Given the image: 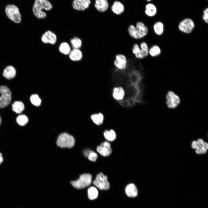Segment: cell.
Segmentation results:
<instances>
[{
    "mask_svg": "<svg viewBox=\"0 0 208 208\" xmlns=\"http://www.w3.org/2000/svg\"><path fill=\"white\" fill-rule=\"evenodd\" d=\"M113 95L114 98L118 100H122L125 96V92L123 88L121 87H116L114 88Z\"/></svg>",
    "mask_w": 208,
    "mask_h": 208,
    "instance_id": "23",
    "label": "cell"
},
{
    "mask_svg": "<svg viewBox=\"0 0 208 208\" xmlns=\"http://www.w3.org/2000/svg\"><path fill=\"white\" fill-rule=\"evenodd\" d=\"M91 118L95 124L99 125L103 123L104 117L102 114L99 113L92 115L91 116Z\"/></svg>",
    "mask_w": 208,
    "mask_h": 208,
    "instance_id": "28",
    "label": "cell"
},
{
    "mask_svg": "<svg viewBox=\"0 0 208 208\" xmlns=\"http://www.w3.org/2000/svg\"><path fill=\"white\" fill-rule=\"evenodd\" d=\"M202 18L205 22L206 23H208V8H205L203 11V14L202 16Z\"/></svg>",
    "mask_w": 208,
    "mask_h": 208,
    "instance_id": "34",
    "label": "cell"
},
{
    "mask_svg": "<svg viewBox=\"0 0 208 208\" xmlns=\"http://www.w3.org/2000/svg\"><path fill=\"white\" fill-rule=\"evenodd\" d=\"M1 118L0 116V125L1 123Z\"/></svg>",
    "mask_w": 208,
    "mask_h": 208,
    "instance_id": "36",
    "label": "cell"
},
{
    "mask_svg": "<svg viewBox=\"0 0 208 208\" xmlns=\"http://www.w3.org/2000/svg\"><path fill=\"white\" fill-rule=\"evenodd\" d=\"M30 101L31 103L36 106H39L41 103V100L37 94L32 95L30 97Z\"/></svg>",
    "mask_w": 208,
    "mask_h": 208,
    "instance_id": "33",
    "label": "cell"
},
{
    "mask_svg": "<svg viewBox=\"0 0 208 208\" xmlns=\"http://www.w3.org/2000/svg\"><path fill=\"white\" fill-rule=\"evenodd\" d=\"M93 183L101 190H107L110 187V184L108 181L107 177L102 172L99 173L96 175Z\"/></svg>",
    "mask_w": 208,
    "mask_h": 208,
    "instance_id": "9",
    "label": "cell"
},
{
    "mask_svg": "<svg viewBox=\"0 0 208 208\" xmlns=\"http://www.w3.org/2000/svg\"><path fill=\"white\" fill-rule=\"evenodd\" d=\"M114 67L116 69L124 70L129 67V60L127 57L124 54L118 53L115 55L113 62Z\"/></svg>",
    "mask_w": 208,
    "mask_h": 208,
    "instance_id": "4",
    "label": "cell"
},
{
    "mask_svg": "<svg viewBox=\"0 0 208 208\" xmlns=\"http://www.w3.org/2000/svg\"><path fill=\"white\" fill-rule=\"evenodd\" d=\"M69 57L72 60L79 61L82 57V53L79 49H74L70 53Z\"/></svg>",
    "mask_w": 208,
    "mask_h": 208,
    "instance_id": "21",
    "label": "cell"
},
{
    "mask_svg": "<svg viewBox=\"0 0 208 208\" xmlns=\"http://www.w3.org/2000/svg\"><path fill=\"white\" fill-rule=\"evenodd\" d=\"M16 74V70L12 66H6L4 69L3 73V76L7 79H10L14 77Z\"/></svg>",
    "mask_w": 208,
    "mask_h": 208,
    "instance_id": "17",
    "label": "cell"
},
{
    "mask_svg": "<svg viewBox=\"0 0 208 208\" xmlns=\"http://www.w3.org/2000/svg\"><path fill=\"white\" fill-rule=\"evenodd\" d=\"M92 181V175L89 174H84L81 175L76 181H71L70 183L75 188L81 189L89 186Z\"/></svg>",
    "mask_w": 208,
    "mask_h": 208,
    "instance_id": "6",
    "label": "cell"
},
{
    "mask_svg": "<svg viewBox=\"0 0 208 208\" xmlns=\"http://www.w3.org/2000/svg\"><path fill=\"white\" fill-rule=\"evenodd\" d=\"M148 27L143 22L138 21L135 25L131 26L128 30L130 37L136 41H139L144 38L148 34Z\"/></svg>",
    "mask_w": 208,
    "mask_h": 208,
    "instance_id": "1",
    "label": "cell"
},
{
    "mask_svg": "<svg viewBox=\"0 0 208 208\" xmlns=\"http://www.w3.org/2000/svg\"><path fill=\"white\" fill-rule=\"evenodd\" d=\"M104 135L105 139L110 141H113L116 139V135L114 131L113 130H106L104 132Z\"/></svg>",
    "mask_w": 208,
    "mask_h": 208,
    "instance_id": "27",
    "label": "cell"
},
{
    "mask_svg": "<svg viewBox=\"0 0 208 208\" xmlns=\"http://www.w3.org/2000/svg\"><path fill=\"white\" fill-rule=\"evenodd\" d=\"M96 150L101 155L104 157L109 156L112 153L110 144L107 141L102 143L98 146Z\"/></svg>",
    "mask_w": 208,
    "mask_h": 208,
    "instance_id": "14",
    "label": "cell"
},
{
    "mask_svg": "<svg viewBox=\"0 0 208 208\" xmlns=\"http://www.w3.org/2000/svg\"><path fill=\"white\" fill-rule=\"evenodd\" d=\"M53 5L49 0H35L32 7L34 16L38 19L46 17L45 11H49L53 8Z\"/></svg>",
    "mask_w": 208,
    "mask_h": 208,
    "instance_id": "2",
    "label": "cell"
},
{
    "mask_svg": "<svg viewBox=\"0 0 208 208\" xmlns=\"http://www.w3.org/2000/svg\"><path fill=\"white\" fill-rule=\"evenodd\" d=\"M111 9L115 14L119 15L124 12L125 8L124 5L120 2L115 1L112 6Z\"/></svg>",
    "mask_w": 208,
    "mask_h": 208,
    "instance_id": "18",
    "label": "cell"
},
{
    "mask_svg": "<svg viewBox=\"0 0 208 208\" xmlns=\"http://www.w3.org/2000/svg\"><path fill=\"white\" fill-rule=\"evenodd\" d=\"M126 195L130 197L134 198L136 197L138 194L137 189L133 183H130L127 185L125 189Z\"/></svg>",
    "mask_w": 208,
    "mask_h": 208,
    "instance_id": "19",
    "label": "cell"
},
{
    "mask_svg": "<svg viewBox=\"0 0 208 208\" xmlns=\"http://www.w3.org/2000/svg\"><path fill=\"white\" fill-rule=\"evenodd\" d=\"M166 104L169 109H174L180 104L181 100L179 96L174 92L169 91L166 95Z\"/></svg>",
    "mask_w": 208,
    "mask_h": 208,
    "instance_id": "10",
    "label": "cell"
},
{
    "mask_svg": "<svg viewBox=\"0 0 208 208\" xmlns=\"http://www.w3.org/2000/svg\"><path fill=\"white\" fill-rule=\"evenodd\" d=\"M5 12L8 18L15 23H20L22 20V16L18 8L16 5L8 4L5 7Z\"/></svg>",
    "mask_w": 208,
    "mask_h": 208,
    "instance_id": "3",
    "label": "cell"
},
{
    "mask_svg": "<svg viewBox=\"0 0 208 208\" xmlns=\"http://www.w3.org/2000/svg\"><path fill=\"white\" fill-rule=\"evenodd\" d=\"M153 30L157 35H161L164 31V25L163 23L160 21L155 22L153 25Z\"/></svg>",
    "mask_w": 208,
    "mask_h": 208,
    "instance_id": "22",
    "label": "cell"
},
{
    "mask_svg": "<svg viewBox=\"0 0 208 208\" xmlns=\"http://www.w3.org/2000/svg\"><path fill=\"white\" fill-rule=\"evenodd\" d=\"M85 155L88 157L90 160L93 161H95L98 157L97 154L92 151H85Z\"/></svg>",
    "mask_w": 208,
    "mask_h": 208,
    "instance_id": "31",
    "label": "cell"
},
{
    "mask_svg": "<svg viewBox=\"0 0 208 208\" xmlns=\"http://www.w3.org/2000/svg\"><path fill=\"white\" fill-rule=\"evenodd\" d=\"M94 6L99 12H104L108 9L109 4L107 0H95Z\"/></svg>",
    "mask_w": 208,
    "mask_h": 208,
    "instance_id": "16",
    "label": "cell"
},
{
    "mask_svg": "<svg viewBox=\"0 0 208 208\" xmlns=\"http://www.w3.org/2000/svg\"><path fill=\"white\" fill-rule=\"evenodd\" d=\"M0 108H4L8 106L11 100V92L10 89L5 86L0 87Z\"/></svg>",
    "mask_w": 208,
    "mask_h": 208,
    "instance_id": "7",
    "label": "cell"
},
{
    "mask_svg": "<svg viewBox=\"0 0 208 208\" xmlns=\"http://www.w3.org/2000/svg\"><path fill=\"white\" fill-rule=\"evenodd\" d=\"M146 0L147 1H151V0Z\"/></svg>",
    "mask_w": 208,
    "mask_h": 208,
    "instance_id": "37",
    "label": "cell"
},
{
    "mask_svg": "<svg viewBox=\"0 0 208 208\" xmlns=\"http://www.w3.org/2000/svg\"><path fill=\"white\" fill-rule=\"evenodd\" d=\"M88 196L90 200H94L96 199L98 196V190L95 187H91L88 188Z\"/></svg>",
    "mask_w": 208,
    "mask_h": 208,
    "instance_id": "26",
    "label": "cell"
},
{
    "mask_svg": "<svg viewBox=\"0 0 208 208\" xmlns=\"http://www.w3.org/2000/svg\"><path fill=\"white\" fill-rule=\"evenodd\" d=\"M59 49L60 51L62 53L67 55L70 53V48L68 44L66 42L62 43L60 44Z\"/></svg>",
    "mask_w": 208,
    "mask_h": 208,
    "instance_id": "29",
    "label": "cell"
},
{
    "mask_svg": "<svg viewBox=\"0 0 208 208\" xmlns=\"http://www.w3.org/2000/svg\"><path fill=\"white\" fill-rule=\"evenodd\" d=\"M191 146L198 154H205L207 153L208 149V143L200 138L198 139L197 141H193Z\"/></svg>",
    "mask_w": 208,
    "mask_h": 208,
    "instance_id": "11",
    "label": "cell"
},
{
    "mask_svg": "<svg viewBox=\"0 0 208 208\" xmlns=\"http://www.w3.org/2000/svg\"><path fill=\"white\" fill-rule=\"evenodd\" d=\"M75 142V139L73 136L67 133H63L58 136L57 144L61 148H71L74 146Z\"/></svg>",
    "mask_w": 208,
    "mask_h": 208,
    "instance_id": "5",
    "label": "cell"
},
{
    "mask_svg": "<svg viewBox=\"0 0 208 208\" xmlns=\"http://www.w3.org/2000/svg\"><path fill=\"white\" fill-rule=\"evenodd\" d=\"M12 108L14 112L17 114H20L24 110L25 106L22 102L16 101L12 104Z\"/></svg>",
    "mask_w": 208,
    "mask_h": 208,
    "instance_id": "24",
    "label": "cell"
},
{
    "mask_svg": "<svg viewBox=\"0 0 208 208\" xmlns=\"http://www.w3.org/2000/svg\"><path fill=\"white\" fill-rule=\"evenodd\" d=\"M41 40L45 43H50L54 44L57 40V37L54 33L50 31L46 32L42 36Z\"/></svg>",
    "mask_w": 208,
    "mask_h": 208,
    "instance_id": "15",
    "label": "cell"
},
{
    "mask_svg": "<svg viewBox=\"0 0 208 208\" xmlns=\"http://www.w3.org/2000/svg\"><path fill=\"white\" fill-rule=\"evenodd\" d=\"M161 50L160 47L157 45L152 46L149 49V55L153 57L159 55L161 53Z\"/></svg>",
    "mask_w": 208,
    "mask_h": 208,
    "instance_id": "25",
    "label": "cell"
},
{
    "mask_svg": "<svg viewBox=\"0 0 208 208\" xmlns=\"http://www.w3.org/2000/svg\"><path fill=\"white\" fill-rule=\"evenodd\" d=\"M16 122L19 125L23 126L28 122V119L27 117L24 115L19 116L16 118Z\"/></svg>",
    "mask_w": 208,
    "mask_h": 208,
    "instance_id": "30",
    "label": "cell"
},
{
    "mask_svg": "<svg viewBox=\"0 0 208 208\" xmlns=\"http://www.w3.org/2000/svg\"><path fill=\"white\" fill-rule=\"evenodd\" d=\"M3 159L2 156V154L0 153V164H1L3 162Z\"/></svg>",
    "mask_w": 208,
    "mask_h": 208,
    "instance_id": "35",
    "label": "cell"
},
{
    "mask_svg": "<svg viewBox=\"0 0 208 208\" xmlns=\"http://www.w3.org/2000/svg\"><path fill=\"white\" fill-rule=\"evenodd\" d=\"M71 43L74 49H79L81 46L82 41L78 38H74L71 40Z\"/></svg>",
    "mask_w": 208,
    "mask_h": 208,
    "instance_id": "32",
    "label": "cell"
},
{
    "mask_svg": "<svg viewBox=\"0 0 208 208\" xmlns=\"http://www.w3.org/2000/svg\"><path fill=\"white\" fill-rule=\"evenodd\" d=\"M131 52L133 57L138 60L144 59L147 57V55L142 49L138 42L136 41L132 45Z\"/></svg>",
    "mask_w": 208,
    "mask_h": 208,
    "instance_id": "12",
    "label": "cell"
},
{
    "mask_svg": "<svg viewBox=\"0 0 208 208\" xmlns=\"http://www.w3.org/2000/svg\"><path fill=\"white\" fill-rule=\"evenodd\" d=\"M90 3V0H73L72 5L75 10L83 11L89 8Z\"/></svg>",
    "mask_w": 208,
    "mask_h": 208,
    "instance_id": "13",
    "label": "cell"
},
{
    "mask_svg": "<svg viewBox=\"0 0 208 208\" xmlns=\"http://www.w3.org/2000/svg\"><path fill=\"white\" fill-rule=\"evenodd\" d=\"M157 11V8L154 4L149 3L146 5L145 13L147 16L153 17L156 14Z\"/></svg>",
    "mask_w": 208,
    "mask_h": 208,
    "instance_id": "20",
    "label": "cell"
},
{
    "mask_svg": "<svg viewBox=\"0 0 208 208\" xmlns=\"http://www.w3.org/2000/svg\"><path fill=\"white\" fill-rule=\"evenodd\" d=\"M195 26V23L192 19L186 18L180 22L178 28L181 32L186 34H190L192 32Z\"/></svg>",
    "mask_w": 208,
    "mask_h": 208,
    "instance_id": "8",
    "label": "cell"
}]
</instances>
